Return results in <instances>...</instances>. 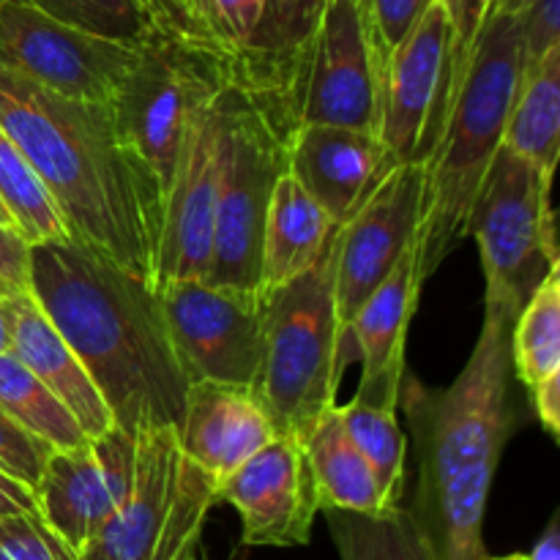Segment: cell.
<instances>
[{
    "label": "cell",
    "instance_id": "10",
    "mask_svg": "<svg viewBox=\"0 0 560 560\" xmlns=\"http://www.w3.org/2000/svg\"><path fill=\"white\" fill-rule=\"evenodd\" d=\"M233 93L235 85L224 74L191 107L164 197L153 284L162 279H206Z\"/></svg>",
    "mask_w": 560,
    "mask_h": 560
},
{
    "label": "cell",
    "instance_id": "6",
    "mask_svg": "<svg viewBox=\"0 0 560 560\" xmlns=\"http://www.w3.org/2000/svg\"><path fill=\"white\" fill-rule=\"evenodd\" d=\"M217 503L219 481L180 448L175 427H148L135 435L129 495L96 545L115 560H195Z\"/></svg>",
    "mask_w": 560,
    "mask_h": 560
},
{
    "label": "cell",
    "instance_id": "19",
    "mask_svg": "<svg viewBox=\"0 0 560 560\" xmlns=\"http://www.w3.org/2000/svg\"><path fill=\"white\" fill-rule=\"evenodd\" d=\"M416 260H419V246L413 241L402 260L383 279L381 288L355 312L345 334V350L355 348L361 361L359 392L353 397L372 408L394 410V413L399 410V392L408 372L405 361L408 328L424 288L416 273Z\"/></svg>",
    "mask_w": 560,
    "mask_h": 560
},
{
    "label": "cell",
    "instance_id": "32",
    "mask_svg": "<svg viewBox=\"0 0 560 560\" xmlns=\"http://www.w3.org/2000/svg\"><path fill=\"white\" fill-rule=\"evenodd\" d=\"M206 44L224 60L228 74L249 49L266 11V0H200Z\"/></svg>",
    "mask_w": 560,
    "mask_h": 560
},
{
    "label": "cell",
    "instance_id": "1",
    "mask_svg": "<svg viewBox=\"0 0 560 560\" xmlns=\"http://www.w3.org/2000/svg\"><path fill=\"white\" fill-rule=\"evenodd\" d=\"M0 126L58 202L71 238L153 284L164 197L113 104L58 96L0 63Z\"/></svg>",
    "mask_w": 560,
    "mask_h": 560
},
{
    "label": "cell",
    "instance_id": "46",
    "mask_svg": "<svg viewBox=\"0 0 560 560\" xmlns=\"http://www.w3.org/2000/svg\"><path fill=\"white\" fill-rule=\"evenodd\" d=\"M487 560H528L525 556H520V552H512V556H503V558H487Z\"/></svg>",
    "mask_w": 560,
    "mask_h": 560
},
{
    "label": "cell",
    "instance_id": "39",
    "mask_svg": "<svg viewBox=\"0 0 560 560\" xmlns=\"http://www.w3.org/2000/svg\"><path fill=\"white\" fill-rule=\"evenodd\" d=\"M164 25L173 33L184 36L186 42H195L208 49L206 44V25H202V11L200 0H148Z\"/></svg>",
    "mask_w": 560,
    "mask_h": 560
},
{
    "label": "cell",
    "instance_id": "12",
    "mask_svg": "<svg viewBox=\"0 0 560 560\" xmlns=\"http://www.w3.org/2000/svg\"><path fill=\"white\" fill-rule=\"evenodd\" d=\"M383 74L372 55L359 0H326L279 118V135L304 124L377 131Z\"/></svg>",
    "mask_w": 560,
    "mask_h": 560
},
{
    "label": "cell",
    "instance_id": "38",
    "mask_svg": "<svg viewBox=\"0 0 560 560\" xmlns=\"http://www.w3.org/2000/svg\"><path fill=\"white\" fill-rule=\"evenodd\" d=\"M0 288L31 290V244L0 222Z\"/></svg>",
    "mask_w": 560,
    "mask_h": 560
},
{
    "label": "cell",
    "instance_id": "41",
    "mask_svg": "<svg viewBox=\"0 0 560 560\" xmlns=\"http://www.w3.org/2000/svg\"><path fill=\"white\" fill-rule=\"evenodd\" d=\"M22 512H36L33 487L22 485L20 479H14V476H9L5 470H0V517Z\"/></svg>",
    "mask_w": 560,
    "mask_h": 560
},
{
    "label": "cell",
    "instance_id": "14",
    "mask_svg": "<svg viewBox=\"0 0 560 560\" xmlns=\"http://www.w3.org/2000/svg\"><path fill=\"white\" fill-rule=\"evenodd\" d=\"M452 47V22L435 0L388 58L377 135L397 162H427L446 126Z\"/></svg>",
    "mask_w": 560,
    "mask_h": 560
},
{
    "label": "cell",
    "instance_id": "40",
    "mask_svg": "<svg viewBox=\"0 0 560 560\" xmlns=\"http://www.w3.org/2000/svg\"><path fill=\"white\" fill-rule=\"evenodd\" d=\"M534 397V410L539 424L545 427V432H550L552 438H560V372L550 375L547 381H541L539 386L530 392Z\"/></svg>",
    "mask_w": 560,
    "mask_h": 560
},
{
    "label": "cell",
    "instance_id": "30",
    "mask_svg": "<svg viewBox=\"0 0 560 560\" xmlns=\"http://www.w3.org/2000/svg\"><path fill=\"white\" fill-rule=\"evenodd\" d=\"M339 416H342L345 427H348L350 438L366 463L372 465L381 485L383 498H386L388 509L402 506L405 501V454H408V443H405L402 430L394 410L372 408V405L350 399V402L339 405Z\"/></svg>",
    "mask_w": 560,
    "mask_h": 560
},
{
    "label": "cell",
    "instance_id": "45",
    "mask_svg": "<svg viewBox=\"0 0 560 560\" xmlns=\"http://www.w3.org/2000/svg\"><path fill=\"white\" fill-rule=\"evenodd\" d=\"M0 222L11 224V217H9V211H5V208H3V202H0ZM11 228H14V224H11ZM14 230H16V228H14Z\"/></svg>",
    "mask_w": 560,
    "mask_h": 560
},
{
    "label": "cell",
    "instance_id": "27",
    "mask_svg": "<svg viewBox=\"0 0 560 560\" xmlns=\"http://www.w3.org/2000/svg\"><path fill=\"white\" fill-rule=\"evenodd\" d=\"M512 366L528 392L560 372V266L541 279L514 317Z\"/></svg>",
    "mask_w": 560,
    "mask_h": 560
},
{
    "label": "cell",
    "instance_id": "7",
    "mask_svg": "<svg viewBox=\"0 0 560 560\" xmlns=\"http://www.w3.org/2000/svg\"><path fill=\"white\" fill-rule=\"evenodd\" d=\"M550 189V178L501 145L476 197L470 235L485 266V299L501 301L514 315L560 266Z\"/></svg>",
    "mask_w": 560,
    "mask_h": 560
},
{
    "label": "cell",
    "instance_id": "20",
    "mask_svg": "<svg viewBox=\"0 0 560 560\" xmlns=\"http://www.w3.org/2000/svg\"><path fill=\"white\" fill-rule=\"evenodd\" d=\"M175 432L180 448L219 485L277 438L249 388L213 381L189 383Z\"/></svg>",
    "mask_w": 560,
    "mask_h": 560
},
{
    "label": "cell",
    "instance_id": "15",
    "mask_svg": "<svg viewBox=\"0 0 560 560\" xmlns=\"http://www.w3.org/2000/svg\"><path fill=\"white\" fill-rule=\"evenodd\" d=\"M135 476V435L120 427L71 448H52L33 495L36 512L80 556L98 539Z\"/></svg>",
    "mask_w": 560,
    "mask_h": 560
},
{
    "label": "cell",
    "instance_id": "17",
    "mask_svg": "<svg viewBox=\"0 0 560 560\" xmlns=\"http://www.w3.org/2000/svg\"><path fill=\"white\" fill-rule=\"evenodd\" d=\"M219 503L241 517L246 547H304L320 514L304 443L277 435L219 485Z\"/></svg>",
    "mask_w": 560,
    "mask_h": 560
},
{
    "label": "cell",
    "instance_id": "2",
    "mask_svg": "<svg viewBox=\"0 0 560 560\" xmlns=\"http://www.w3.org/2000/svg\"><path fill=\"white\" fill-rule=\"evenodd\" d=\"M514 312L485 299V323L468 364L446 388L405 372L399 408L408 413L416 490L405 509L435 560H487L485 517L503 446L514 430Z\"/></svg>",
    "mask_w": 560,
    "mask_h": 560
},
{
    "label": "cell",
    "instance_id": "35",
    "mask_svg": "<svg viewBox=\"0 0 560 560\" xmlns=\"http://www.w3.org/2000/svg\"><path fill=\"white\" fill-rule=\"evenodd\" d=\"M52 446L42 438L31 435L25 427L16 424L3 408H0V470L20 479L22 485L36 487Z\"/></svg>",
    "mask_w": 560,
    "mask_h": 560
},
{
    "label": "cell",
    "instance_id": "34",
    "mask_svg": "<svg viewBox=\"0 0 560 560\" xmlns=\"http://www.w3.org/2000/svg\"><path fill=\"white\" fill-rule=\"evenodd\" d=\"M0 560H77V552L38 512H22L0 517Z\"/></svg>",
    "mask_w": 560,
    "mask_h": 560
},
{
    "label": "cell",
    "instance_id": "13",
    "mask_svg": "<svg viewBox=\"0 0 560 560\" xmlns=\"http://www.w3.org/2000/svg\"><path fill=\"white\" fill-rule=\"evenodd\" d=\"M140 58V47L71 27L31 0H0V63L36 85L109 104Z\"/></svg>",
    "mask_w": 560,
    "mask_h": 560
},
{
    "label": "cell",
    "instance_id": "24",
    "mask_svg": "<svg viewBox=\"0 0 560 560\" xmlns=\"http://www.w3.org/2000/svg\"><path fill=\"white\" fill-rule=\"evenodd\" d=\"M301 443H304L306 463L315 479L320 512H328V509L359 514L388 512L375 470L355 446L339 416V402L315 421Z\"/></svg>",
    "mask_w": 560,
    "mask_h": 560
},
{
    "label": "cell",
    "instance_id": "4",
    "mask_svg": "<svg viewBox=\"0 0 560 560\" xmlns=\"http://www.w3.org/2000/svg\"><path fill=\"white\" fill-rule=\"evenodd\" d=\"M525 74L523 27L512 0H490L446 126L424 162V202L416 233L421 284L470 235L476 197L503 145Z\"/></svg>",
    "mask_w": 560,
    "mask_h": 560
},
{
    "label": "cell",
    "instance_id": "43",
    "mask_svg": "<svg viewBox=\"0 0 560 560\" xmlns=\"http://www.w3.org/2000/svg\"><path fill=\"white\" fill-rule=\"evenodd\" d=\"M11 350V331H9V310H5V288H0V355Z\"/></svg>",
    "mask_w": 560,
    "mask_h": 560
},
{
    "label": "cell",
    "instance_id": "22",
    "mask_svg": "<svg viewBox=\"0 0 560 560\" xmlns=\"http://www.w3.org/2000/svg\"><path fill=\"white\" fill-rule=\"evenodd\" d=\"M323 9L326 0H266L249 49L230 69V82L238 85L277 129Z\"/></svg>",
    "mask_w": 560,
    "mask_h": 560
},
{
    "label": "cell",
    "instance_id": "29",
    "mask_svg": "<svg viewBox=\"0 0 560 560\" xmlns=\"http://www.w3.org/2000/svg\"><path fill=\"white\" fill-rule=\"evenodd\" d=\"M0 202L9 211L11 224L27 244L71 238L58 202L44 180L0 126Z\"/></svg>",
    "mask_w": 560,
    "mask_h": 560
},
{
    "label": "cell",
    "instance_id": "25",
    "mask_svg": "<svg viewBox=\"0 0 560 560\" xmlns=\"http://www.w3.org/2000/svg\"><path fill=\"white\" fill-rule=\"evenodd\" d=\"M503 145L552 180L560 153V47L520 82Z\"/></svg>",
    "mask_w": 560,
    "mask_h": 560
},
{
    "label": "cell",
    "instance_id": "44",
    "mask_svg": "<svg viewBox=\"0 0 560 560\" xmlns=\"http://www.w3.org/2000/svg\"><path fill=\"white\" fill-rule=\"evenodd\" d=\"M77 560H115V558L107 556V552H104L102 547H98L96 541H93L91 547H85V550H82L80 556H77Z\"/></svg>",
    "mask_w": 560,
    "mask_h": 560
},
{
    "label": "cell",
    "instance_id": "42",
    "mask_svg": "<svg viewBox=\"0 0 560 560\" xmlns=\"http://www.w3.org/2000/svg\"><path fill=\"white\" fill-rule=\"evenodd\" d=\"M528 560H560V517H556L547 523L545 534L539 536V541L534 545V550L525 556Z\"/></svg>",
    "mask_w": 560,
    "mask_h": 560
},
{
    "label": "cell",
    "instance_id": "26",
    "mask_svg": "<svg viewBox=\"0 0 560 560\" xmlns=\"http://www.w3.org/2000/svg\"><path fill=\"white\" fill-rule=\"evenodd\" d=\"M323 517L339 560H435L405 503L381 514L328 509Z\"/></svg>",
    "mask_w": 560,
    "mask_h": 560
},
{
    "label": "cell",
    "instance_id": "3",
    "mask_svg": "<svg viewBox=\"0 0 560 560\" xmlns=\"http://www.w3.org/2000/svg\"><path fill=\"white\" fill-rule=\"evenodd\" d=\"M31 293L129 435L178 427L189 381L151 282L77 238L31 244Z\"/></svg>",
    "mask_w": 560,
    "mask_h": 560
},
{
    "label": "cell",
    "instance_id": "23",
    "mask_svg": "<svg viewBox=\"0 0 560 560\" xmlns=\"http://www.w3.org/2000/svg\"><path fill=\"white\" fill-rule=\"evenodd\" d=\"M337 228L339 224L306 195L295 175L284 170L268 202L257 293H273L315 266Z\"/></svg>",
    "mask_w": 560,
    "mask_h": 560
},
{
    "label": "cell",
    "instance_id": "37",
    "mask_svg": "<svg viewBox=\"0 0 560 560\" xmlns=\"http://www.w3.org/2000/svg\"><path fill=\"white\" fill-rule=\"evenodd\" d=\"M446 11L448 22H452L454 47H452V77H448V98H457L459 85L465 80V71L470 63V49H474L476 33H479L481 22H485L487 5L490 0H438ZM452 113V109H448Z\"/></svg>",
    "mask_w": 560,
    "mask_h": 560
},
{
    "label": "cell",
    "instance_id": "11",
    "mask_svg": "<svg viewBox=\"0 0 560 560\" xmlns=\"http://www.w3.org/2000/svg\"><path fill=\"white\" fill-rule=\"evenodd\" d=\"M153 290L186 381L252 388L262 359L266 299L208 279H162Z\"/></svg>",
    "mask_w": 560,
    "mask_h": 560
},
{
    "label": "cell",
    "instance_id": "18",
    "mask_svg": "<svg viewBox=\"0 0 560 560\" xmlns=\"http://www.w3.org/2000/svg\"><path fill=\"white\" fill-rule=\"evenodd\" d=\"M288 170L337 224L348 222L397 167L377 131L337 124H304L290 131Z\"/></svg>",
    "mask_w": 560,
    "mask_h": 560
},
{
    "label": "cell",
    "instance_id": "9",
    "mask_svg": "<svg viewBox=\"0 0 560 560\" xmlns=\"http://www.w3.org/2000/svg\"><path fill=\"white\" fill-rule=\"evenodd\" d=\"M224 74L228 66L211 49L175 33H162L142 44L135 69L109 102L120 131L148 164L162 197H167L186 120L197 96Z\"/></svg>",
    "mask_w": 560,
    "mask_h": 560
},
{
    "label": "cell",
    "instance_id": "21",
    "mask_svg": "<svg viewBox=\"0 0 560 560\" xmlns=\"http://www.w3.org/2000/svg\"><path fill=\"white\" fill-rule=\"evenodd\" d=\"M11 350L60 402L69 408L88 438H98L115 424L102 392L77 359L63 334L52 326L47 312L31 290H5Z\"/></svg>",
    "mask_w": 560,
    "mask_h": 560
},
{
    "label": "cell",
    "instance_id": "33",
    "mask_svg": "<svg viewBox=\"0 0 560 560\" xmlns=\"http://www.w3.org/2000/svg\"><path fill=\"white\" fill-rule=\"evenodd\" d=\"M432 3L435 0H359L366 38H370L372 55L381 66V74H386L392 52L419 25V20Z\"/></svg>",
    "mask_w": 560,
    "mask_h": 560
},
{
    "label": "cell",
    "instance_id": "8",
    "mask_svg": "<svg viewBox=\"0 0 560 560\" xmlns=\"http://www.w3.org/2000/svg\"><path fill=\"white\" fill-rule=\"evenodd\" d=\"M284 170L288 142L271 118L235 85L206 273L211 284L260 290L262 228L273 186Z\"/></svg>",
    "mask_w": 560,
    "mask_h": 560
},
{
    "label": "cell",
    "instance_id": "28",
    "mask_svg": "<svg viewBox=\"0 0 560 560\" xmlns=\"http://www.w3.org/2000/svg\"><path fill=\"white\" fill-rule=\"evenodd\" d=\"M0 408L52 448H71L88 441L69 408L14 353L0 355Z\"/></svg>",
    "mask_w": 560,
    "mask_h": 560
},
{
    "label": "cell",
    "instance_id": "31",
    "mask_svg": "<svg viewBox=\"0 0 560 560\" xmlns=\"http://www.w3.org/2000/svg\"><path fill=\"white\" fill-rule=\"evenodd\" d=\"M31 3L66 25L135 47L153 42L162 33H173L148 0H31Z\"/></svg>",
    "mask_w": 560,
    "mask_h": 560
},
{
    "label": "cell",
    "instance_id": "47",
    "mask_svg": "<svg viewBox=\"0 0 560 560\" xmlns=\"http://www.w3.org/2000/svg\"><path fill=\"white\" fill-rule=\"evenodd\" d=\"M195 560H200V558H195Z\"/></svg>",
    "mask_w": 560,
    "mask_h": 560
},
{
    "label": "cell",
    "instance_id": "36",
    "mask_svg": "<svg viewBox=\"0 0 560 560\" xmlns=\"http://www.w3.org/2000/svg\"><path fill=\"white\" fill-rule=\"evenodd\" d=\"M512 5L523 27L525 74H530L550 49L560 47V0H512Z\"/></svg>",
    "mask_w": 560,
    "mask_h": 560
},
{
    "label": "cell",
    "instance_id": "16",
    "mask_svg": "<svg viewBox=\"0 0 560 560\" xmlns=\"http://www.w3.org/2000/svg\"><path fill=\"white\" fill-rule=\"evenodd\" d=\"M421 202L424 162H399L364 206L339 224L337 315L342 334L416 241Z\"/></svg>",
    "mask_w": 560,
    "mask_h": 560
},
{
    "label": "cell",
    "instance_id": "5",
    "mask_svg": "<svg viewBox=\"0 0 560 560\" xmlns=\"http://www.w3.org/2000/svg\"><path fill=\"white\" fill-rule=\"evenodd\" d=\"M339 228L315 266L266 299L262 359L249 392L273 435L304 441L315 421L337 405L345 370V334L337 315Z\"/></svg>",
    "mask_w": 560,
    "mask_h": 560
}]
</instances>
